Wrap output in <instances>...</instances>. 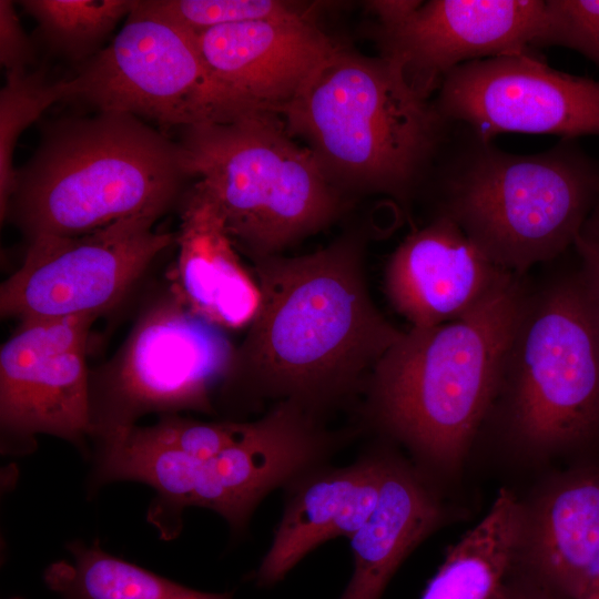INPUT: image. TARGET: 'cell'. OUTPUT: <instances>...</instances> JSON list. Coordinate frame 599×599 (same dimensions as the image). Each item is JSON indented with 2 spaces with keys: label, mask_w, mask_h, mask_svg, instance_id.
<instances>
[{
  "label": "cell",
  "mask_w": 599,
  "mask_h": 599,
  "mask_svg": "<svg viewBox=\"0 0 599 599\" xmlns=\"http://www.w3.org/2000/svg\"><path fill=\"white\" fill-rule=\"evenodd\" d=\"M364 257L352 233L312 253L251 262L261 302L220 386L224 408L287 402L324 418L363 395L405 333L373 302Z\"/></svg>",
  "instance_id": "obj_1"
},
{
  "label": "cell",
  "mask_w": 599,
  "mask_h": 599,
  "mask_svg": "<svg viewBox=\"0 0 599 599\" xmlns=\"http://www.w3.org/2000/svg\"><path fill=\"white\" fill-rule=\"evenodd\" d=\"M527 296L514 275L470 314L410 327L369 376L362 395L366 423L426 464L456 469L498 397Z\"/></svg>",
  "instance_id": "obj_2"
},
{
  "label": "cell",
  "mask_w": 599,
  "mask_h": 599,
  "mask_svg": "<svg viewBox=\"0 0 599 599\" xmlns=\"http://www.w3.org/2000/svg\"><path fill=\"white\" fill-rule=\"evenodd\" d=\"M280 115L336 187L398 201L416 191L455 126L393 60L342 45Z\"/></svg>",
  "instance_id": "obj_3"
},
{
  "label": "cell",
  "mask_w": 599,
  "mask_h": 599,
  "mask_svg": "<svg viewBox=\"0 0 599 599\" xmlns=\"http://www.w3.org/2000/svg\"><path fill=\"white\" fill-rule=\"evenodd\" d=\"M189 177L177 142L138 116L61 120L17 170L8 217L29 240L73 236L132 217L159 219Z\"/></svg>",
  "instance_id": "obj_4"
},
{
  "label": "cell",
  "mask_w": 599,
  "mask_h": 599,
  "mask_svg": "<svg viewBox=\"0 0 599 599\" xmlns=\"http://www.w3.org/2000/svg\"><path fill=\"white\" fill-rule=\"evenodd\" d=\"M445 150L437 214L515 275L573 245L599 204V162L576 140L516 154L455 124Z\"/></svg>",
  "instance_id": "obj_5"
},
{
  "label": "cell",
  "mask_w": 599,
  "mask_h": 599,
  "mask_svg": "<svg viewBox=\"0 0 599 599\" xmlns=\"http://www.w3.org/2000/svg\"><path fill=\"white\" fill-rule=\"evenodd\" d=\"M177 143L186 175L216 202L236 248L251 262L282 254L345 209L339 189L277 113L250 111L190 125Z\"/></svg>",
  "instance_id": "obj_6"
},
{
  "label": "cell",
  "mask_w": 599,
  "mask_h": 599,
  "mask_svg": "<svg viewBox=\"0 0 599 599\" xmlns=\"http://www.w3.org/2000/svg\"><path fill=\"white\" fill-rule=\"evenodd\" d=\"M499 396L511 435L531 449L599 433V325L579 275L528 294Z\"/></svg>",
  "instance_id": "obj_7"
},
{
  "label": "cell",
  "mask_w": 599,
  "mask_h": 599,
  "mask_svg": "<svg viewBox=\"0 0 599 599\" xmlns=\"http://www.w3.org/2000/svg\"><path fill=\"white\" fill-rule=\"evenodd\" d=\"M233 351L225 331L190 313L169 287L141 311L113 356L90 370V439L153 413H213Z\"/></svg>",
  "instance_id": "obj_8"
},
{
  "label": "cell",
  "mask_w": 599,
  "mask_h": 599,
  "mask_svg": "<svg viewBox=\"0 0 599 599\" xmlns=\"http://www.w3.org/2000/svg\"><path fill=\"white\" fill-rule=\"evenodd\" d=\"M68 82L67 100L165 126L222 122L246 112L211 74L196 34L143 9L140 0L120 32Z\"/></svg>",
  "instance_id": "obj_9"
},
{
  "label": "cell",
  "mask_w": 599,
  "mask_h": 599,
  "mask_svg": "<svg viewBox=\"0 0 599 599\" xmlns=\"http://www.w3.org/2000/svg\"><path fill=\"white\" fill-rule=\"evenodd\" d=\"M153 217H132L93 232L29 240L20 267L0 286V314L19 321L100 316L136 285L175 235Z\"/></svg>",
  "instance_id": "obj_10"
},
{
  "label": "cell",
  "mask_w": 599,
  "mask_h": 599,
  "mask_svg": "<svg viewBox=\"0 0 599 599\" xmlns=\"http://www.w3.org/2000/svg\"><path fill=\"white\" fill-rule=\"evenodd\" d=\"M99 316L31 318L0 349V446L27 455L51 435L91 456L89 332Z\"/></svg>",
  "instance_id": "obj_11"
},
{
  "label": "cell",
  "mask_w": 599,
  "mask_h": 599,
  "mask_svg": "<svg viewBox=\"0 0 599 599\" xmlns=\"http://www.w3.org/2000/svg\"><path fill=\"white\" fill-rule=\"evenodd\" d=\"M434 101L446 120L486 141L508 132L599 136V80L556 70L532 52L461 64Z\"/></svg>",
  "instance_id": "obj_12"
},
{
  "label": "cell",
  "mask_w": 599,
  "mask_h": 599,
  "mask_svg": "<svg viewBox=\"0 0 599 599\" xmlns=\"http://www.w3.org/2000/svg\"><path fill=\"white\" fill-rule=\"evenodd\" d=\"M545 22L544 0H430L399 23L378 27L376 34L382 55L429 98L461 64L532 52Z\"/></svg>",
  "instance_id": "obj_13"
},
{
  "label": "cell",
  "mask_w": 599,
  "mask_h": 599,
  "mask_svg": "<svg viewBox=\"0 0 599 599\" xmlns=\"http://www.w3.org/2000/svg\"><path fill=\"white\" fill-rule=\"evenodd\" d=\"M341 440L323 417L293 403L276 404L248 422L237 443L200 463L190 507L217 512L241 534L265 496L324 466Z\"/></svg>",
  "instance_id": "obj_14"
},
{
  "label": "cell",
  "mask_w": 599,
  "mask_h": 599,
  "mask_svg": "<svg viewBox=\"0 0 599 599\" xmlns=\"http://www.w3.org/2000/svg\"><path fill=\"white\" fill-rule=\"evenodd\" d=\"M211 74L244 111H282L339 44L311 14L223 26L196 34Z\"/></svg>",
  "instance_id": "obj_15"
},
{
  "label": "cell",
  "mask_w": 599,
  "mask_h": 599,
  "mask_svg": "<svg viewBox=\"0 0 599 599\" xmlns=\"http://www.w3.org/2000/svg\"><path fill=\"white\" fill-rule=\"evenodd\" d=\"M514 275L495 264L451 219L436 214L390 254L384 290L412 327L424 328L470 314Z\"/></svg>",
  "instance_id": "obj_16"
},
{
  "label": "cell",
  "mask_w": 599,
  "mask_h": 599,
  "mask_svg": "<svg viewBox=\"0 0 599 599\" xmlns=\"http://www.w3.org/2000/svg\"><path fill=\"white\" fill-rule=\"evenodd\" d=\"M385 458V450H373L345 467L315 468L288 485L281 521L254 572L255 585L272 587L323 542L351 538L375 508Z\"/></svg>",
  "instance_id": "obj_17"
},
{
  "label": "cell",
  "mask_w": 599,
  "mask_h": 599,
  "mask_svg": "<svg viewBox=\"0 0 599 599\" xmlns=\"http://www.w3.org/2000/svg\"><path fill=\"white\" fill-rule=\"evenodd\" d=\"M171 291L196 317L223 329L247 327L257 312V281L242 262L216 202L195 182L181 197Z\"/></svg>",
  "instance_id": "obj_18"
},
{
  "label": "cell",
  "mask_w": 599,
  "mask_h": 599,
  "mask_svg": "<svg viewBox=\"0 0 599 599\" xmlns=\"http://www.w3.org/2000/svg\"><path fill=\"white\" fill-rule=\"evenodd\" d=\"M443 518V506L423 476L386 451L375 508L349 538L354 570L339 599H380L402 562Z\"/></svg>",
  "instance_id": "obj_19"
},
{
  "label": "cell",
  "mask_w": 599,
  "mask_h": 599,
  "mask_svg": "<svg viewBox=\"0 0 599 599\" xmlns=\"http://www.w3.org/2000/svg\"><path fill=\"white\" fill-rule=\"evenodd\" d=\"M599 547V467L559 479L526 510L519 567L559 599H575Z\"/></svg>",
  "instance_id": "obj_20"
},
{
  "label": "cell",
  "mask_w": 599,
  "mask_h": 599,
  "mask_svg": "<svg viewBox=\"0 0 599 599\" xmlns=\"http://www.w3.org/2000/svg\"><path fill=\"white\" fill-rule=\"evenodd\" d=\"M526 508L507 489L446 554L420 599H499L519 567Z\"/></svg>",
  "instance_id": "obj_21"
},
{
  "label": "cell",
  "mask_w": 599,
  "mask_h": 599,
  "mask_svg": "<svg viewBox=\"0 0 599 599\" xmlns=\"http://www.w3.org/2000/svg\"><path fill=\"white\" fill-rule=\"evenodd\" d=\"M71 559L50 564L43 580L61 599H233L230 592L199 591L113 556L99 540L67 544Z\"/></svg>",
  "instance_id": "obj_22"
},
{
  "label": "cell",
  "mask_w": 599,
  "mask_h": 599,
  "mask_svg": "<svg viewBox=\"0 0 599 599\" xmlns=\"http://www.w3.org/2000/svg\"><path fill=\"white\" fill-rule=\"evenodd\" d=\"M19 4L38 23L42 37L58 51L82 59L128 17L132 0H23Z\"/></svg>",
  "instance_id": "obj_23"
},
{
  "label": "cell",
  "mask_w": 599,
  "mask_h": 599,
  "mask_svg": "<svg viewBox=\"0 0 599 599\" xmlns=\"http://www.w3.org/2000/svg\"><path fill=\"white\" fill-rule=\"evenodd\" d=\"M68 80L50 81L42 71L6 73L0 91V219L8 216L17 170L13 153L24 129L58 101L67 100Z\"/></svg>",
  "instance_id": "obj_24"
},
{
  "label": "cell",
  "mask_w": 599,
  "mask_h": 599,
  "mask_svg": "<svg viewBox=\"0 0 599 599\" xmlns=\"http://www.w3.org/2000/svg\"><path fill=\"white\" fill-rule=\"evenodd\" d=\"M140 4L195 34L223 26L308 14L293 2L280 0H143Z\"/></svg>",
  "instance_id": "obj_25"
},
{
  "label": "cell",
  "mask_w": 599,
  "mask_h": 599,
  "mask_svg": "<svg viewBox=\"0 0 599 599\" xmlns=\"http://www.w3.org/2000/svg\"><path fill=\"white\" fill-rule=\"evenodd\" d=\"M248 422H199L179 414L162 415L158 423L142 426L153 441L184 451L199 459L211 458L237 443Z\"/></svg>",
  "instance_id": "obj_26"
},
{
  "label": "cell",
  "mask_w": 599,
  "mask_h": 599,
  "mask_svg": "<svg viewBox=\"0 0 599 599\" xmlns=\"http://www.w3.org/2000/svg\"><path fill=\"white\" fill-rule=\"evenodd\" d=\"M542 47H564L599 68V0H546Z\"/></svg>",
  "instance_id": "obj_27"
},
{
  "label": "cell",
  "mask_w": 599,
  "mask_h": 599,
  "mask_svg": "<svg viewBox=\"0 0 599 599\" xmlns=\"http://www.w3.org/2000/svg\"><path fill=\"white\" fill-rule=\"evenodd\" d=\"M34 49L9 0L0 1V62L7 73L24 72Z\"/></svg>",
  "instance_id": "obj_28"
},
{
  "label": "cell",
  "mask_w": 599,
  "mask_h": 599,
  "mask_svg": "<svg viewBox=\"0 0 599 599\" xmlns=\"http://www.w3.org/2000/svg\"><path fill=\"white\" fill-rule=\"evenodd\" d=\"M573 245L582 263L579 276L599 325V240L581 232Z\"/></svg>",
  "instance_id": "obj_29"
},
{
  "label": "cell",
  "mask_w": 599,
  "mask_h": 599,
  "mask_svg": "<svg viewBox=\"0 0 599 599\" xmlns=\"http://www.w3.org/2000/svg\"><path fill=\"white\" fill-rule=\"evenodd\" d=\"M420 3L417 0H379L368 2V8L378 18V27L389 28L406 19Z\"/></svg>",
  "instance_id": "obj_30"
},
{
  "label": "cell",
  "mask_w": 599,
  "mask_h": 599,
  "mask_svg": "<svg viewBox=\"0 0 599 599\" xmlns=\"http://www.w3.org/2000/svg\"><path fill=\"white\" fill-rule=\"evenodd\" d=\"M499 599H559L528 576L515 573L507 582Z\"/></svg>",
  "instance_id": "obj_31"
},
{
  "label": "cell",
  "mask_w": 599,
  "mask_h": 599,
  "mask_svg": "<svg viewBox=\"0 0 599 599\" xmlns=\"http://www.w3.org/2000/svg\"><path fill=\"white\" fill-rule=\"evenodd\" d=\"M582 233L588 236L599 240V204L597 205V207L595 209V211L588 219L582 230Z\"/></svg>",
  "instance_id": "obj_32"
},
{
  "label": "cell",
  "mask_w": 599,
  "mask_h": 599,
  "mask_svg": "<svg viewBox=\"0 0 599 599\" xmlns=\"http://www.w3.org/2000/svg\"><path fill=\"white\" fill-rule=\"evenodd\" d=\"M10 599H24V598L20 596H16V597H11Z\"/></svg>",
  "instance_id": "obj_33"
}]
</instances>
